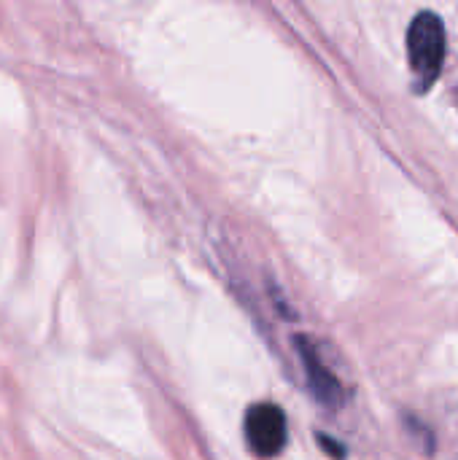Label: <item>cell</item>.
Wrapping results in <instances>:
<instances>
[{"label": "cell", "mask_w": 458, "mask_h": 460, "mask_svg": "<svg viewBox=\"0 0 458 460\" xmlns=\"http://www.w3.org/2000/svg\"><path fill=\"white\" fill-rule=\"evenodd\" d=\"M286 415L278 404L262 402L246 412V439L256 458H275L286 447Z\"/></svg>", "instance_id": "7a4b0ae2"}, {"label": "cell", "mask_w": 458, "mask_h": 460, "mask_svg": "<svg viewBox=\"0 0 458 460\" xmlns=\"http://www.w3.org/2000/svg\"><path fill=\"white\" fill-rule=\"evenodd\" d=\"M408 51H410V65L421 84H432L440 75L443 59H445V27L437 13L427 11L418 13L410 24L408 32Z\"/></svg>", "instance_id": "6da1fadb"}, {"label": "cell", "mask_w": 458, "mask_h": 460, "mask_svg": "<svg viewBox=\"0 0 458 460\" xmlns=\"http://www.w3.org/2000/svg\"><path fill=\"white\" fill-rule=\"evenodd\" d=\"M297 353H300V361H302V369H305V380H308V388L310 394L316 396L319 404L329 407V410H337L343 404V385L340 380L335 377V372L324 364V358L319 356V350L310 345V340L305 337H297Z\"/></svg>", "instance_id": "3957f363"}, {"label": "cell", "mask_w": 458, "mask_h": 460, "mask_svg": "<svg viewBox=\"0 0 458 460\" xmlns=\"http://www.w3.org/2000/svg\"><path fill=\"white\" fill-rule=\"evenodd\" d=\"M319 442H321V447L332 456V458H346V450L340 447V445H335V439L332 437H324V434H319Z\"/></svg>", "instance_id": "277c9868"}]
</instances>
